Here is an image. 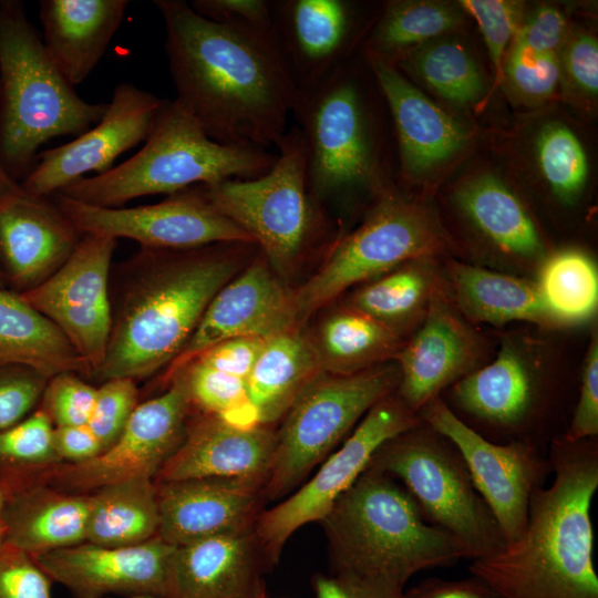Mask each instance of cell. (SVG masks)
Listing matches in <instances>:
<instances>
[{
	"label": "cell",
	"mask_w": 598,
	"mask_h": 598,
	"mask_svg": "<svg viewBox=\"0 0 598 598\" xmlns=\"http://www.w3.org/2000/svg\"><path fill=\"white\" fill-rule=\"evenodd\" d=\"M153 3L176 100L218 143L276 146L297 90L271 31L214 22L185 0Z\"/></svg>",
	"instance_id": "1"
},
{
	"label": "cell",
	"mask_w": 598,
	"mask_h": 598,
	"mask_svg": "<svg viewBox=\"0 0 598 598\" xmlns=\"http://www.w3.org/2000/svg\"><path fill=\"white\" fill-rule=\"evenodd\" d=\"M547 457L553 482L533 492L523 535L499 553L472 560L468 570L503 598H598L590 518L597 437L558 435Z\"/></svg>",
	"instance_id": "2"
},
{
	"label": "cell",
	"mask_w": 598,
	"mask_h": 598,
	"mask_svg": "<svg viewBox=\"0 0 598 598\" xmlns=\"http://www.w3.org/2000/svg\"><path fill=\"white\" fill-rule=\"evenodd\" d=\"M256 244L218 243L182 250L141 248L115 310L104 359L91 378L134 381L168 367L218 290Z\"/></svg>",
	"instance_id": "3"
},
{
	"label": "cell",
	"mask_w": 598,
	"mask_h": 598,
	"mask_svg": "<svg viewBox=\"0 0 598 598\" xmlns=\"http://www.w3.org/2000/svg\"><path fill=\"white\" fill-rule=\"evenodd\" d=\"M331 574L404 591L416 573L470 559L460 539L430 524L395 478L368 468L321 520Z\"/></svg>",
	"instance_id": "4"
},
{
	"label": "cell",
	"mask_w": 598,
	"mask_h": 598,
	"mask_svg": "<svg viewBox=\"0 0 598 598\" xmlns=\"http://www.w3.org/2000/svg\"><path fill=\"white\" fill-rule=\"evenodd\" d=\"M107 103L82 100L50 58L23 2L0 0V166L16 182L34 166L39 148L79 136Z\"/></svg>",
	"instance_id": "5"
},
{
	"label": "cell",
	"mask_w": 598,
	"mask_h": 598,
	"mask_svg": "<svg viewBox=\"0 0 598 598\" xmlns=\"http://www.w3.org/2000/svg\"><path fill=\"white\" fill-rule=\"evenodd\" d=\"M277 154L212 140L175 100H163L143 147L101 175L82 177L59 193L99 207L117 208L147 195H173L196 185L255 178Z\"/></svg>",
	"instance_id": "6"
},
{
	"label": "cell",
	"mask_w": 598,
	"mask_h": 598,
	"mask_svg": "<svg viewBox=\"0 0 598 598\" xmlns=\"http://www.w3.org/2000/svg\"><path fill=\"white\" fill-rule=\"evenodd\" d=\"M360 75L349 61L296 93L291 115L303 141L307 185L322 207L382 192L374 115Z\"/></svg>",
	"instance_id": "7"
},
{
	"label": "cell",
	"mask_w": 598,
	"mask_h": 598,
	"mask_svg": "<svg viewBox=\"0 0 598 598\" xmlns=\"http://www.w3.org/2000/svg\"><path fill=\"white\" fill-rule=\"evenodd\" d=\"M277 157L265 174L194 186L217 212L237 224L257 245L272 270H293L323 233L322 206L306 178L305 147L296 125L275 146Z\"/></svg>",
	"instance_id": "8"
},
{
	"label": "cell",
	"mask_w": 598,
	"mask_h": 598,
	"mask_svg": "<svg viewBox=\"0 0 598 598\" xmlns=\"http://www.w3.org/2000/svg\"><path fill=\"white\" fill-rule=\"evenodd\" d=\"M369 466L400 481L425 519L460 539L471 560L505 548L502 530L461 453L422 420L384 443Z\"/></svg>",
	"instance_id": "9"
},
{
	"label": "cell",
	"mask_w": 598,
	"mask_h": 598,
	"mask_svg": "<svg viewBox=\"0 0 598 598\" xmlns=\"http://www.w3.org/2000/svg\"><path fill=\"white\" fill-rule=\"evenodd\" d=\"M399 380L396 363L346 375L321 371L276 433L264 497L277 499L299 485L373 405L396 391Z\"/></svg>",
	"instance_id": "10"
},
{
	"label": "cell",
	"mask_w": 598,
	"mask_h": 598,
	"mask_svg": "<svg viewBox=\"0 0 598 598\" xmlns=\"http://www.w3.org/2000/svg\"><path fill=\"white\" fill-rule=\"evenodd\" d=\"M446 237L422 205L385 193L353 231L339 236L318 271L293 291L299 323L348 288L420 257H439Z\"/></svg>",
	"instance_id": "11"
},
{
	"label": "cell",
	"mask_w": 598,
	"mask_h": 598,
	"mask_svg": "<svg viewBox=\"0 0 598 598\" xmlns=\"http://www.w3.org/2000/svg\"><path fill=\"white\" fill-rule=\"evenodd\" d=\"M533 340L506 337L487 364L448 388V408L495 443L529 442L550 415L557 386Z\"/></svg>",
	"instance_id": "12"
},
{
	"label": "cell",
	"mask_w": 598,
	"mask_h": 598,
	"mask_svg": "<svg viewBox=\"0 0 598 598\" xmlns=\"http://www.w3.org/2000/svg\"><path fill=\"white\" fill-rule=\"evenodd\" d=\"M421 422L392 393L373 405L336 452L328 455L315 476L276 506L264 511L255 533L269 568L277 564L290 536L300 527L321 522L337 499L368 468L375 452L388 441Z\"/></svg>",
	"instance_id": "13"
},
{
	"label": "cell",
	"mask_w": 598,
	"mask_h": 598,
	"mask_svg": "<svg viewBox=\"0 0 598 598\" xmlns=\"http://www.w3.org/2000/svg\"><path fill=\"white\" fill-rule=\"evenodd\" d=\"M419 415L458 450L506 545L517 540L526 528L533 492L544 486L551 473L547 455L529 442L495 443L485 439L463 422L441 396L426 403Z\"/></svg>",
	"instance_id": "14"
},
{
	"label": "cell",
	"mask_w": 598,
	"mask_h": 598,
	"mask_svg": "<svg viewBox=\"0 0 598 598\" xmlns=\"http://www.w3.org/2000/svg\"><path fill=\"white\" fill-rule=\"evenodd\" d=\"M165 392L137 404L118 439L97 456L63 463L44 483L70 494H90L105 485L134 478H155L182 443L192 403L183 380L175 375Z\"/></svg>",
	"instance_id": "15"
},
{
	"label": "cell",
	"mask_w": 598,
	"mask_h": 598,
	"mask_svg": "<svg viewBox=\"0 0 598 598\" xmlns=\"http://www.w3.org/2000/svg\"><path fill=\"white\" fill-rule=\"evenodd\" d=\"M54 203L82 234L137 241L141 248L182 250L218 243L255 244L237 224L213 208L193 186L165 200L135 207L89 205L60 193Z\"/></svg>",
	"instance_id": "16"
},
{
	"label": "cell",
	"mask_w": 598,
	"mask_h": 598,
	"mask_svg": "<svg viewBox=\"0 0 598 598\" xmlns=\"http://www.w3.org/2000/svg\"><path fill=\"white\" fill-rule=\"evenodd\" d=\"M116 239L83 234L68 260L45 281L20 293L68 338L91 369L101 365L111 332L109 277Z\"/></svg>",
	"instance_id": "17"
},
{
	"label": "cell",
	"mask_w": 598,
	"mask_h": 598,
	"mask_svg": "<svg viewBox=\"0 0 598 598\" xmlns=\"http://www.w3.org/2000/svg\"><path fill=\"white\" fill-rule=\"evenodd\" d=\"M162 102L132 83L117 84L101 120L71 142L39 153L20 185L49 197L87 173L107 172L118 155L146 141Z\"/></svg>",
	"instance_id": "18"
},
{
	"label": "cell",
	"mask_w": 598,
	"mask_h": 598,
	"mask_svg": "<svg viewBox=\"0 0 598 598\" xmlns=\"http://www.w3.org/2000/svg\"><path fill=\"white\" fill-rule=\"evenodd\" d=\"M177 546L161 537L131 546L107 547L87 542L32 556L52 581L76 598L107 594L173 597Z\"/></svg>",
	"instance_id": "19"
},
{
	"label": "cell",
	"mask_w": 598,
	"mask_h": 598,
	"mask_svg": "<svg viewBox=\"0 0 598 598\" xmlns=\"http://www.w3.org/2000/svg\"><path fill=\"white\" fill-rule=\"evenodd\" d=\"M260 254L210 300L178 357L167 367L169 379L199 353L227 339L270 337L299 328L293 291L287 289Z\"/></svg>",
	"instance_id": "20"
},
{
	"label": "cell",
	"mask_w": 598,
	"mask_h": 598,
	"mask_svg": "<svg viewBox=\"0 0 598 598\" xmlns=\"http://www.w3.org/2000/svg\"><path fill=\"white\" fill-rule=\"evenodd\" d=\"M482 348L477 332L452 303L443 282L424 320L394 358L400 372L396 395L419 413L482 365Z\"/></svg>",
	"instance_id": "21"
},
{
	"label": "cell",
	"mask_w": 598,
	"mask_h": 598,
	"mask_svg": "<svg viewBox=\"0 0 598 598\" xmlns=\"http://www.w3.org/2000/svg\"><path fill=\"white\" fill-rule=\"evenodd\" d=\"M271 34L300 91L350 61L360 31L346 0H269Z\"/></svg>",
	"instance_id": "22"
},
{
	"label": "cell",
	"mask_w": 598,
	"mask_h": 598,
	"mask_svg": "<svg viewBox=\"0 0 598 598\" xmlns=\"http://www.w3.org/2000/svg\"><path fill=\"white\" fill-rule=\"evenodd\" d=\"M83 234L49 197L20 189L0 197V268L22 293L45 281L72 255Z\"/></svg>",
	"instance_id": "23"
},
{
	"label": "cell",
	"mask_w": 598,
	"mask_h": 598,
	"mask_svg": "<svg viewBox=\"0 0 598 598\" xmlns=\"http://www.w3.org/2000/svg\"><path fill=\"white\" fill-rule=\"evenodd\" d=\"M155 485L157 536L175 546L252 527L265 498L264 482L257 480L209 477Z\"/></svg>",
	"instance_id": "24"
},
{
	"label": "cell",
	"mask_w": 598,
	"mask_h": 598,
	"mask_svg": "<svg viewBox=\"0 0 598 598\" xmlns=\"http://www.w3.org/2000/svg\"><path fill=\"white\" fill-rule=\"evenodd\" d=\"M276 442L267 425L234 427L215 414L204 413L188 423L177 450L155 476V483L228 477L265 483Z\"/></svg>",
	"instance_id": "25"
},
{
	"label": "cell",
	"mask_w": 598,
	"mask_h": 598,
	"mask_svg": "<svg viewBox=\"0 0 598 598\" xmlns=\"http://www.w3.org/2000/svg\"><path fill=\"white\" fill-rule=\"evenodd\" d=\"M254 526L177 546L172 598H259L269 567Z\"/></svg>",
	"instance_id": "26"
},
{
	"label": "cell",
	"mask_w": 598,
	"mask_h": 598,
	"mask_svg": "<svg viewBox=\"0 0 598 598\" xmlns=\"http://www.w3.org/2000/svg\"><path fill=\"white\" fill-rule=\"evenodd\" d=\"M394 125L404 175L447 161L467 140L464 127L415 87L395 65L369 60Z\"/></svg>",
	"instance_id": "27"
},
{
	"label": "cell",
	"mask_w": 598,
	"mask_h": 598,
	"mask_svg": "<svg viewBox=\"0 0 598 598\" xmlns=\"http://www.w3.org/2000/svg\"><path fill=\"white\" fill-rule=\"evenodd\" d=\"M127 0H41L44 47L66 81L82 83L121 27Z\"/></svg>",
	"instance_id": "28"
},
{
	"label": "cell",
	"mask_w": 598,
	"mask_h": 598,
	"mask_svg": "<svg viewBox=\"0 0 598 598\" xmlns=\"http://www.w3.org/2000/svg\"><path fill=\"white\" fill-rule=\"evenodd\" d=\"M443 280L447 297L467 321L493 326L523 321L545 328L561 327L546 307L535 279L448 261Z\"/></svg>",
	"instance_id": "29"
},
{
	"label": "cell",
	"mask_w": 598,
	"mask_h": 598,
	"mask_svg": "<svg viewBox=\"0 0 598 598\" xmlns=\"http://www.w3.org/2000/svg\"><path fill=\"white\" fill-rule=\"evenodd\" d=\"M454 200L497 254L536 274L548 256L546 247L523 202L501 179L475 176L457 187Z\"/></svg>",
	"instance_id": "30"
},
{
	"label": "cell",
	"mask_w": 598,
	"mask_h": 598,
	"mask_svg": "<svg viewBox=\"0 0 598 598\" xmlns=\"http://www.w3.org/2000/svg\"><path fill=\"white\" fill-rule=\"evenodd\" d=\"M90 494L43 483L3 499L1 543L31 556L86 542Z\"/></svg>",
	"instance_id": "31"
},
{
	"label": "cell",
	"mask_w": 598,
	"mask_h": 598,
	"mask_svg": "<svg viewBox=\"0 0 598 598\" xmlns=\"http://www.w3.org/2000/svg\"><path fill=\"white\" fill-rule=\"evenodd\" d=\"M0 363L23 365L48 379L60 373L91 375L64 333L8 288H0Z\"/></svg>",
	"instance_id": "32"
},
{
	"label": "cell",
	"mask_w": 598,
	"mask_h": 598,
	"mask_svg": "<svg viewBox=\"0 0 598 598\" xmlns=\"http://www.w3.org/2000/svg\"><path fill=\"white\" fill-rule=\"evenodd\" d=\"M437 257H420L364 282L350 307L379 321L400 337L413 333L425 318L433 296L443 287Z\"/></svg>",
	"instance_id": "33"
},
{
	"label": "cell",
	"mask_w": 598,
	"mask_h": 598,
	"mask_svg": "<svg viewBox=\"0 0 598 598\" xmlns=\"http://www.w3.org/2000/svg\"><path fill=\"white\" fill-rule=\"evenodd\" d=\"M320 372L311 340L299 328L266 339L246 380L260 424L269 425L283 416Z\"/></svg>",
	"instance_id": "34"
},
{
	"label": "cell",
	"mask_w": 598,
	"mask_h": 598,
	"mask_svg": "<svg viewBox=\"0 0 598 598\" xmlns=\"http://www.w3.org/2000/svg\"><path fill=\"white\" fill-rule=\"evenodd\" d=\"M310 340L321 371L342 375L394 360L405 342L391 329L350 306L324 318Z\"/></svg>",
	"instance_id": "35"
},
{
	"label": "cell",
	"mask_w": 598,
	"mask_h": 598,
	"mask_svg": "<svg viewBox=\"0 0 598 598\" xmlns=\"http://www.w3.org/2000/svg\"><path fill=\"white\" fill-rule=\"evenodd\" d=\"M159 508L153 478L134 477L90 493L86 542L118 547L157 536Z\"/></svg>",
	"instance_id": "36"
},
{
	"label": "cell",
	"mask_w": 598,
	"mask_h": 598,
	"mask_svg": "<svg viewBox=\"0 0 598 598\" xmlns=\"http://www.w3.org/2000/svg\"><path fill=\"white\" fill-rule=\"evenodd\" d=\"M54 425L38 406L13 426L0 432V494L3 499L38 484L61 458L53 446Z\"/></svg>",
	"instance_id": "37"
},
{
	"label": "cell",
	"mask_w": 598,
	"mask_h": 598,
	"mask_svg": "<svg viewBox=\"0 0 598 598\" xmlns=\"http://www.w3.org/2000/svg\"><path fill=\"white\" fill-rule=\"evenodd\" d=\"M458 13L442 2H389L363 41L364 55L392 65L393 58L405 54L410 47L454 28Z\"/></svg>",
	"instance_id": "38"
},
{
	"label": "cell",
	"mask_w": 598,
	"mask_h": 598,
	"mask_svg": "<svg viewBox=\"0 0 598 598\" xmlns=\"http://www.w3.org/2000/svg\"><path fill=\"white\" fill-rule=\"evenodd\" d=\"M543 300L560 326L590 320L598 307V269L586 252L564 249L549 254L536 271Z\"/></svg>",
	"instance_id": "39"
},
{
	"label": "cell",
	"mask_w": 598,
	"mask_h": 598,
	"mask_svg": "<svg viewBox=\"0 0 598 598\" xmlns=\"http://www.w3.org/2000/svg\"><path fill=\"white\" fill-rule=\"evenodd\" d=\"M400 62L452 103L470 105L483 94V78L476 62L456 42L437 41L421 45Z\"/></svg>",
	"instance_id": "40"
},
{
	"label": "cell",
	"mask_w": 598,
	"mask_h": 598,
	"mask_svg": "<svg viewBox=\"0 0 598 598\" xmlns=\"http://www.w3.org/2000/svg\"><path fill=\"white\" fill-rule=\"evenodd\" d=\"M540 172L557 197L570 202L584 188L588 163L577 136L560 123H548L536 140Z\"/></svg>",
	"instance_id": "41"
},
{
	"label": "cell",
	"mask_w": 598,
	"mask_h": 598,
	"mask_svg": "<svg viewBox=\"0 0 598 598\" xmlns=\"http://www.w3.org/2000/svg\"><path fill=\"white\" fill-rule=\"evenodd\" d=\"M175 375L183 380L192 406H197L204 413L223 416L250 401L245 380L196 360L187 363Z\"/></svg>",
	"instance_id": "42"
},
{
	"label": "cell",
	"mask_w": 598,
	"mask_h": 598,
	"mask_svg": "<svg viewBox=\"0 0 598 598\" xmlns=\"http://www.w3.org/2000/svg\"><path fill=\"white\" fill-rule=\"evenodd\" d=\"M136 381L115 378L103 381L96 389L94 406L87 426L102 444L109 448L121 435L137 406Z\"/></svg>",
	"instance_id": "43"
},
{
	"label": "cell",
	"mask_w": 598,
	"mask_h": 598,
	"mask_svg": "<svg viewBox=\"0 0 598 598\" xmlns=\"http://www.w3.org/2000/svg\"><path fill=\"white\" fill-rule=\"evenodd\" d=\"M461 7L477 22L484 37L496 80L503 78L504 53L522 24V3L507 0H463Z\"/></svg>",
	"instance_id": "44"
},
{
	"label": "cell",
	"mask_w": 598,
	"mask_h": 598,
	"mask_svg": "<svg viewBox=\"0 0 598 598\" xmlns=\"http://www.w3.org/2000/svg\"><path fill=\"white\" fill-rule=\"evenodd\" d=\"M96 396V388L75 373H60L48 380L39 406L53 425L87 424Z\"/></svg>",
	"instance_id": "45"
},
{
	"label": "cell",
	"mask_w": 598,
	"mask_h": 598,
	"mask_svg": "<svg viewBox=\"0 0 598 598\" xmlns=\"http://www.w3.org/2000/svg\"><path fill=\"white\" fill-rule=\"evenodd\" d=\"M505 74L517 94L529 101H543L555 92L561 64L558 54H535L512 45Z\"/></svg>",
	"instance_id": "46"
},
{
	"label": "cell",
	"mask_w": 598,
	"mask_h": 598,
	"mask_svg": "<svg viewBox=\"0 0 598 598\" xmlns=\"http://www.w3.org/2000/svg\"><path fill=\"white\" fill-rule=\"evenodd\" d=\"M48 380L33 369L0 363V432L39 406Z\"/></svg>",
	"instance_id": "47"
},
{
	"label": "cell",
	"mask_w": 598,
	"mask_h": 598,
	"mask_svg": "<svg viewBox=\"0 0 598 598\" xmlns=\"http://www.w3.org/2000/svg\"><path fill=\"white\" fill-rule=\"evenodd\" d=\"M51 582L31 555L0 543V598H52Z\"/></svg>",
	"instance_id": "48"
},
{
	"label": "cell",
	"mask_w": 598,
	"mask_h": 598,
	"mask_svg": "<svg viewBox=\"0 0 598 598\" xmlns=\"http://www.w3.org/2000/svg\"><path fill=\"white\" fill-rule=\"evenodd\" d=\"M598 435V332H591L581 370L578 399L563 436L569 441Z\"/></svg>",
	"instance_id": "49"
},
{
	"label": "cell",
	"mask_w": 598,
	"mask_h": 598,
	"mask_svg": "<svg viewBox=\"0 0 598 598\" xmlns=\"http://www.w3.org/2000/svg\"><path fill=\"white\" fill-rule=\"evenodd\" d=\"M566 35L564 14L551 6H540L522 22L512 45L535 54H557Z\"/></svg>",
	"instance_id": "50"
},
{
	"label": "cell",
	"mask_w": 598,
	"mask_h": 598,
	"mask_svg": "<svg viewBox=\"0 0 598 598\" xmlns=\"http://www.w3.org/2000/svg\"><path fill=\"white\" fill-rule=\"evenodd\" d=\"M192 9L218 23L245 25L270 31L269 0H192Z\"/></svg>",
	"instance_id": "51"
},
{
	"label": "cell",
	"mask_w": 598,
	"mask_h": 598,
	"mask_svg": "<svg viewBox=\"0 0 598 598\" xmlns=\"http://www.w3.org/2000/svg\"><path fill=\"white\" fill-rule=\"evenodd\" d=\"M265 340L257 337L227 339L206 349L193 360L246 381Z\"/></svg>",
	"instance_id": "52"
},
{
	"label": "cell",
	"mask_w": 598,
	"mask_h": 598,
	"mask_svg": "<svg viewBox=\"0 0 598 598\" xmlns=\"http://www.w3.org/2000/svg\"><path fill=\"white\" fill-rule=\"evenodd\" d=\"M564 66L574 84L594 96L598 92V43L586 33H578L567 44Z\"/></svg>",
	"instance_id": "53"
},
{
	"label": "cell",
	"mask_w": 598,
	"mask_h": 598,
	"mask_svg": "<svg viewBox=\"0 0 598 598\" xmlns=\"http://www.w3.org/2000/svg\"><path fill=\"white\" fill-rule=\"evenodd\" d=\"M404 598H503L482 579L468 578L447 580L427 578L404 591Z\"/></svg>",
	"instance_id": "54"
},
{
	"label": "cell",
	"mask_w": 598,
	"mask_h": 598,
	"mask_svg": "<svg viewBox=\"0 0 598 598\" xmlns=\"http://www.w3.org/2000/svg\"><path fill=\"white\" fill-rule=\"evenodd\" d=\"M311 585L316 598H404L405 591L384 588L336 574H316Z\"/></svg>",
	"instance_id": "55"
},
{
	"label": "cell",
	"mask_w": 598,
	"mask_h": 598,
	"mask_svg": "<svg viewBox=\"0 0 598 598\" xmlns=\"http://www.w3.org/2000/svg\"><path fill=\"white\" fill-rule=\"evenodd\" d=\"M53 446L63 463H81L103 452L102 444L87 424L54 426Z\"/></svg>",
	"instance_id": "56"
},
{
	"label": "cell",
	"mask_w": 598,
	"mask_h": 598,
	"mask_svg": "<svg viewBox=\"0 0 598 598\" xmlns=\"http://www.w3.org/2000/svg\"><path fill=\"white\" fill-rule=\"evenodd\" d=\"M21 188L19 182L11 178L0 166V197Z\"/></svg>",
	"instance_id": "57"
},
{
	"label": "cell",
	"mask_w": 598,
	"mask_h": 598,
	"mask_svg": "<svg viewBox=\"0 0 598 598\" xmlns=\"http://www.w3.org/2000/svg\"><path fill=\"white\" fill-rule=\"evenodd\" d=\"M122 598H159V597L152 596V595H132V596H124Z\"/></svg>",
	"instance_id": "58"
},
{
	"label": "cell",
	"mask_w": 598,
	"mask_h": 598,
	"mask_svg": "<svg viewBox=\"0 0 598 598\" xmlns=\"http://www.w3.org/2000/svg\"><path fill=\"white\" fill-rule=\"evenodd\" d=\"M0 288H7L6 279H4L1 268H0Z\"/></svg>",
	"instance_id": "59"
},
{
	"label": "cell",
	"mask_w": 598,
	"mask_h": 598,
	"mask_svg": "<svg viewBox=\"0 0 598 598\" xmlns=\"http://www.w3.org/2000/svg\"><path fill=\"white\" fill-rule=\"evenodd\" d=\"M2 505H3V497H2L1 494H0V514H1Z\"/></svg>",
	"instance_id": "60"
},
{
	"label": "cell",
	"mask_w": 598,
	"mask_h": 598,
	"mask_svg": "<svg viewBox=\"0 0 598 598\" xmlns=\"http://www.w3.org/2000/svg\"><path fill=\"white\" fill-rule=\"evenodd\" d=\"M259 598H268L267 595H266V591L262 592V595Z\"/></svg>",
	"instance_id": "61"
}]
</instances>
